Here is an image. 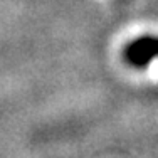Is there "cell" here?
Wrapping results in <instances>:
<instances>
[{
  "label": "cell",
  "instance_id": "1",
  "mask_svg": "<svg viewBox=\"0 0 158 158\" xmlns=\"http://www.w3.org/2000/svg\"><path fill=\"white\" fill-rule=\"evenodd\" d=\"M123 57L133 67H146L153 57H158V37L141 35L131 40L123 51Z\"/></svg>",
  "mask_w": 158,
  "mask_h": 158
}]
</instances>
